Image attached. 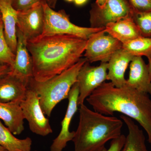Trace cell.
<instances>
[{
	"label": "cell",
	"mask_w": 151,
	"mask_h": 151,
	"mask_svg": "<svg viewBox=\"0 0 151 151\" xmlns=\"http://www.w3.org/2000/svg\"><path fill=\"white\" fill-rule=\"evenodd\" d=\"M134 57L123 48L116 51L108 62L107 80L116 87L124 86L127 82L125 72Z\"/></svg>",
	"instance_id": "obj_14"
},
{
	"label": "cell",
	"mask_w": 151,
	"mask_h": 151,
	"mask_svg": "<svg viewBox=\"0 0 151 151\" xmlns=\"http://www.w3.org/2000/svg\"><path fill=\"white\" fill-rule=\"evenodd\" d=\"M1 18H2L1 13V11H0V20H1Z\"/></svg>",
	"instance_id": "obj_34"
},
{
	"label": "cell",
	"mask_w": 151,
	"mask_h": 151,
	"mask_svg": "<svg viewBox=\"0 0 151 151\" xmlns=\"http://www.w3.org/2000/svg\"><path fill=\"white\" fill-rule=\"evenodd\" d=\"M133 10L138 12L151 11V0H127Z\"/></svg>",
	"instance_id": "obj_25"
},
{
	"label": "cell",
	"mask_w": 151,
	"mask_h": 151,
	"mask_svg": "<svg viewBox=\"0 0 151 151\" xmlns=\"http://www.w3.org/2000/svg\"><path fill=\"white\" fill-rule=\"evenodd\" d=\"M44 25L42 35H67L87 40L93 34L105 29L104 28L86 27L78 26L70 22L64 10L56 12L45 2L42 3Z\"/></svg>",
	"instance_id": "obj_5"
},
{
	"label": "cell",
	"mask_w": 151,
	"mask_h": 151,
	"mask_svg": "<svg viewBox=\"0 0 151 151\" xmlns=\"http://www.w3.org/2000/svg\"><path fill=\"white\" fill-rule=\"evenodd\" d=\"M58 0H45L47 4L52 9L55 8Z\"/></svg>",
	"instance_id": "obj_28"
},
{
	"label": "cell",
	"mask_w": 151,
	"mask_h": 151,
	"mask_svg": "<svg viewBox=\"0 0 151 151\" xmlns=\"http://www.w3.org/2000/svg\"><path fill=\"white\" fill-rule=\"evenodd\" d=\"M78 128L73 141L74 151H101L108 141L122 134L123 122L80 105Z\"/></svg>",
	"instance_id": "obj_3"
},
{
	"label": "cell",
	"mask_w": 151,
	"mask_h": 151,
	"mask_svg": "<svg viewBox=\"0 0 151 151\" xmlns=\"http://www.w3.org/2000/svg\"><path fill=\"white\" fill-rule=\"evenodd\" d=\"M94 111L105 116L115 112L135 120L147 133L151 145V99L149 94L125 84L117 87L104 82L87 97Z\"/></svg>",
	"instance_id": "obj_2"
},
{
	"label": "cell",
	"mask_w": 151,
	"mask_h": 151,
	"mask_svg": "<svg viewBox=\"0 0 151 151\" xmlns=\"http://www.w3.org/2000/svg\"><path fill=\"white\" fill-rule=\"evenodd\" d=\"M132 17L142 36L151 38V11L138 12L133 10Z\"/></svg>",
	"instance_id": "obj_23"
},
{
	"label": "cell",
	"mask_w": 151,
	"mask_h": 151,
	"mask_svg": "<svg viewBox=\"0 0 151 151\" xmlns=\"http://www.w3.org/2000/svg\"><path fill=\"white\" fill-rule=\"evenodd\" d=\"M28 83L10 71L0 78V103H20L25 97Z\"/></svg>",
	"instance_id": "obj_13"
},
{
	"label": "cell",
	"mask_w": 151,
	"mask_h": 151,
	"mask_svg": "<svg viewBox=\"0 0 151 151\" xmlns=\"http://www.w3.org/2000/svg\"><path fill=\"white\" fill-rule=\"evenodd\" d=\"M14 135L0 121V146L8 151H32L30 138L19 139Z\"/></svg>",
	"instance_id": "obj_20"
},
{
	"label": "cell",
	"mask_w": 151,
	"mask_h": 151,
	"mask_svg": "<svg viewBox=\"0 0 151 151\" xmlns=\"http://www.w3.org/2000/svg\"><path fill=\"white\" fill-rule=\"evenodd\" d=\"M122 48L133 56L151 59V38L141 36L122 44Z\"/></svg>",
	"instance_id": "obj_21"
},
{
	"label": "cell",
	"mask_w": 151,
	"mask_h": 151,
	"mask_svg": "<svg viewBox=\"0 0 151 151\" xmlns=\"http://www.w3.org/2000/svg\"><path fill=\"white\" fill-rule=\"evenodd\" d=\"M4 150H5L3 147H2L1 146H0V151H4Z\"/></svg>",
	"instance_id": "obj_32"
},
{
	"label": "cell",
	"mask_w": 151,
	"mask_h": 151,
	"mask_svg": "<svg viewBox=\"0 0 151 151\" xmlns=\"http://www.w3.org/2000/svg\"><path fill=\"white\" fill-rule=\"evenodd\" d=\"M0 119L14 135L21 134L24 131V118L20 103H0Z\"/></svg>",
	"instance_id": "obj_18"
},
{
	"label": "cell",
	"mask_w": 151,
	"mask_h": 151,
	"mask_svg": "<svg viewBox=\"0 0 151 151\" xmlns=\"http://www.w3.org/2000/svg\"><path fill=\"white\" fill-rule=\"evenodd\" d=\"M129 78L126 84L151 95V81L147 65L142 57L134 56L130 63Z\"/></svg>",
	"instance_id": "obj_15"
},
{
	"label": "cell",
	"mask_w": 151,
	"mask_h": 151,
	"mask_svg": "<svg viewBox=\"0 0 151 151\" xmlns=\"http://www.w3.org/2000/svg\"><path fill=\"white\" fill-rule=\"evenodd\" d=\"M17 27L27 40L40 36L43 32L44 15L42 3H38L30 8L18 12Z\"/></svg>",
	"instance_id": "obj_10"
},
{
	"label": "cell",
	"mask_w": 151,
	"mask_h": 151,
	"mask_svg": "<svg viewBox=\"0 0 151 151\" xmlns=\"http://www.w3.org/2000/svg\"><path fill=\"white\" fill-rule=\"evenodd\" d=\"M66 1L68 2H71L74 1V0H65Z\"/></svg>",
	"instance_id": "obj_33"
},
{
	"label": "cell",
	"mask_w": 151,
	"mask_h": 151,
	"mask_svg": "<svg viewBox=\"0 0 151 151\" xmlns=\"http://www.w3.org/2000/svg\"><path fill=\"white\" fill-rule=\"evenodd\" d=\"M120 117L127 125L129 131L122 151H149L142 130L135 124L133 119L124 115H121Z\"/></svg>",
	"instance_id": "obj_19"
},
{
	"label": "cell",
	"mask_w": 151,
	"mask_h": 151,
	"mask_svg": "<svg viewBox=\"0 0 151 151\" xmlns=\"http://www.w3.org/2000/svg\"><path fill=\"white\" fill-rule=\"evenodd\" d=\"M4 151H7V150H4Z\"/></svg>",
	"instance_id": "obj_36"
},
{
	"label": "cell",
	"mask_w": 151,
	"mask_h": 151,
	"mask_svg": "<svg viewBox=\"0 0 151 151\" xmlns=\"http://www.w3.org/2000/svg\"><path fill=\"white\" fill-rule=\"evenodd\" d=\"M147 65L149 75H150V79L151 81V59L149 60L148 64Z\"/></svg>",
	"instance_id": "obj_31"
},
{
	"label": "cell",
	"mask_w": 151,
	"mask_h": 151,
	"mask_svg": "<svg viewBox=\"0 0 151 151\" xmlns=\"http://www.w3.org/2000/svg\"><path fill=\"white\" fill-rule=\"evenodd\" d=\"M88 1V0H74V2L76 6H81L86 4Z\"/></svg>",
	"instance_id": "obj_30"
},
{
	"label": "cell",
	"mask_w": 151,
	"mask_h": 151,
	"mask_svg": "<svg viewBox=\"0 0 151 151\" xmlns=\"http://www.w3.org/2000/svg\"><path fill=\"white\" fill-rule=\"evenodd\" d=\"M107 0H96L95 4L99 8L103 7L105 5Z\"/></svg>",
	"instance_id": "obj_29"
},
{
	"label": "cell",
	"mask_w": 151,
	"mask_h": 151,
	"mask_svg": "<svg viewBox=\"0 0 151 151\" xmlns=\"http://www.w3.org/2000/svg\"><path fill=\"white\" fill-rule=\"evenodd\" d=\"M0 11L5 37L10 48L15 54L17 44L18 12L12 6L11 0H0Z\"/></svg>",
	"instance_id": "obj_16"
},
{
	"label": "cell",
	"mask_w": 151,
	"mask_h": 151,
	"mask_svg": "<svg viewBox=\"0 0 151 151\" xmlns=\"http://www.w3.org/2000/svg\"><path fill=\"white\" fill-rule=\"evenodd\" d=\"M105 31L122 44L142 36L132 16L108 24L105 26Z\"/></svg>",
	"instance_id": "obj_17"
},
{
	"label": "cell",
	"mask_w": 151,
	"mask_h": 151,
	"mask_svg": "<svg viewBox=\"0 0 151 151\" xmlns=\"http://www.w3.org/2000/svg\"><path fill=\"white\" fill-rule=\"evenodd\" d=\"M12 4L17 12H22L28 9L38 3H43L45 0H11Z\"/></svg>",
	"instance_id": "obj_24"
},
{
	"label": "cell",
	"mask_w": 151,
	"mask_h": 151,
	"mask_svg": "<svg viewBox=\"0 0 151 151\" xmlns=\"http://www.w3.org/2000/svg\"><path fill=\"white\" fill-rule=\"evenodd\" d=\"M132 12L127 0H107L102 8L93 4L89 12L90 27H105L108 24L132 16Z\"/></svg>",
	"instance_id": "obj_8"
},
{
	"label": "cell",
	"mask_w": 151,
	"mask_h": 151,
	"mask_svg": "<svg viewBox=\"0 0 151 151\" xmlns=\"http://www.w3.org/2000/svg\"><path fill=\"white\" fill-rule=\"evenodd\" d=\"M16 55L10 48L5 37L2 20H0V63L13 66Z\"/></svg>",
	"instance_id": "obj_22"
},
{
	"label": "cell",
	"mask_w": 151,
	"mask_h": 151,
	"mask_svg": "<svg viewBox=\"0 0 151 151\" xmlns=\"http://www.w3.org/2000/svg\"><path fill=\"white\" fill-rule=\"evenodd\" d=\"M78 96L79 88L76 82L69 92L68 97V106L64 119L61 122V130L52 143L50 151H62L67 146V143L73 140L75 132H70L69 127L72 118L78 110Z\"/></svg>",
	"instance_id": "obj_11"
},
{
	"label": "cell",
	"mask_w": 151,
	"mask_h": 151,
	"mask_svg": "<svg viewBox=\"0 0 151 151\" xmlns=\"http://www.w3.org/2000/svg\"><path fill=\"white\" fill-rule=\"evenodd\" d=\"M126 137L121 134L119 137L111 140L109 149L106 148L101 151H122L126 142Z\"/></svg>",
	"instance_id": "obj_26"
},
{
	"label": "cell",
	"mask_w": 151,
	"mask_h": 151,
	"mask_svg": "<svg viewBox=\"0 0 151 151\" xmlns=\"http://www.w3.org/2000/svg\"><path fill=\"white\" fill-rule=\"evenodd\" d=\"M108 63H101L98 66H92L88 61L81 67L77 77L79 88L78 106L84 104L85 100L95 89L107 80Z\"/></svg>",
	"instance_id": "obj_9"
},
{
	"label": "cell",
	"mask_w": 151,
	"mask_h": 151,
	"mask_svg": "<svg viewBox=\"0 0 151 151\" xmlns=\"http://www.w3.org/2000/svg\"><path fill=\"white\" fill-rule=\"evenodd\" d=\"M17 44L16 57L10 72L28 83L33 76L32 60L27 47V40L17 27Z\"/></svg>",
	"instance_id": "obj_12"
},
{
	"label": "cell",
	"mask_w": 151,
	"mask_h": 151,
	"mask_svg": "<svg viewBox=\"0 0 151 151\" xmlns=\"http://www.w3.org/2000/svg\"><path fill=\"white\" fill-rule=\"evenodd\" d=\"M87 40L67 35H42L27 40L33 76L44 81L62 73L81 58Z\"/></svg>",
	"instance_id": "obj_1"
},
{
	"label": "cell",
	"mask_w": 151,
	"mask_h": 151,
	"mask_svg": "<svg viewBox=\"0 0 151 151\" xmlns=\"http://www.w3.org/2000/svg\"><path fill=\"white\" fill-rule=\"evenodd\" d=\"M87 60L81 58L66 70L44 81L31 78L27 88L37 94L41 107L45 115L51 116L52 110L63 100L68 99L72 86L77 82L78 72Z\"/></svg>",
	"instance_id": "obj_4"
},
{
	"label": "cell",
	"mask_w": 151,
	"mask_h": 151,
	"mask_svg": "<svg viewBox=\"0 0 151 151\" xmlns=\"http://www.w3.org/2000/svg\"><path fill=\"white\" fill-rule=\"evenodd\" d=\"M122 47V42L105 32L104 29L93 34L87 40L84 58L89 63H108Z\"/></svg>",
	"instance_id": "obj_6"
},
{
	"label": "cell",
	"mask_w": 151,
	"mask_h": 151,
	"mask_svg": "<svg viewBox=\"0 0 151 151\" xmlns=\"http://www.w3.org/2000/svg\"><path fill=\"white\" fill-rule=\"evenodd\" d=\"M11 70V67L9 65L0 63V78L8 73Z\"/></svg>",
	"instance_id": "obj_27"
},
{
	"label": "cell",
	"mask_w": 151,
	"mask_h": 151,
	"mask_svg": "<svg viewBox=\"0 0 151 151\" xmlns=\"http://www.w3.org/2000/svg\"><path fill=\"white\" fill-rule=\"evenodd\" d=\"M38 151V150H35V151Z\"/></svg>",
	"instance_id": "obj_35"
},
{
	"label": "cell",
	"mask_w": 151,
	"mask_h": 151,
	"mask_svg": "<svg viewBox=\"0 0 151 151\" xmlns=\"http://www.w3.org/2000/svg\"><path fill=\"white\" fill-rule=\"evenodd\" d=\"M24 119L29 129L36 134L45 137L52 133L49 119L45 116L37 94L27 88L25 97L20 103Z\"/></svg>",
	"instance_id": "obj_7"
}]
</instances>
